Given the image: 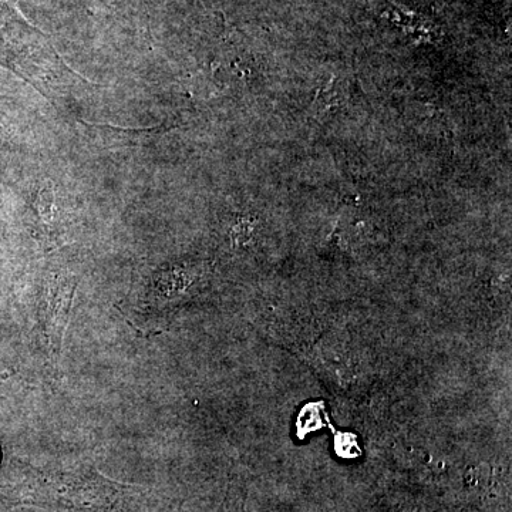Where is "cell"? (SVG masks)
<instances>
[{"instance_id": "6da1fadb", "label": "cell", "mask_w": 512, "mask_h": 512, "mask_svg": "<svg viewBox=\"0 0 512 512\" xmlns=\"http://www.w3.org/2000/svg\"><path fill=\"white\" fill-rule=\"evenodd\" d=\"M74 288L76 285H60L55 291L50 289L46 302V336L53 357L62 350L64 333L69 325Z\"/></svg>"}]
</instances>
